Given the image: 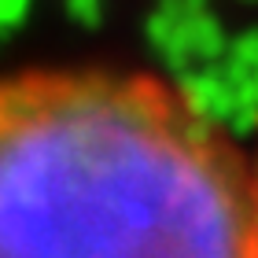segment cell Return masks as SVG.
<instances>
[{
  "label": "cell",
  "mask_w": 258,
  "mask_h": 258,
  "mask_svg": "<svg viewBox=\"0 0 258 258\" xmlns=\"http://www.w3.org/2000/svg\"><path fill=\"white\" fill-rule=\"evenodd\" d=\"M251 159L144 70L0 78V258H251Z\"/></svg>",
  "instance_id": "6da1fadb"
},
{
  "label": "cell",
  "mask_w": 258,
  "mask_h": 258,
  "mask_svg": "<svg viewBox=\"0 0 258 258\" xmlns=\"http://www.w3.org/2000/svg\"><path fill=\"white\" fill-rule=\"evenodd\" d=\"M251 184H254V240H251V258H258V148L251 159Z\"/></svg>",
  "instance_id": "7a4b0ae2"
}]
</instances>
